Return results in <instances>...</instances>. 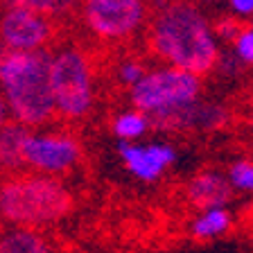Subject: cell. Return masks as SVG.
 Instances as JSON below:
<instances>
[{"mask_svg":"<svg viewBox=\"0 0 253 253\" xmlns=\"http://www.w3.org/2000/svg\"><path fill=\"white\" fill-rule=\"evenodd\" d=\"M233 219L231 212L226 208H212V211H206L192 221L190 233L197 240H215V237L224 235V233L231 228Z\"/></svg>","mask_w":253,"mask_h":253,"instance_id":"13","label":"cell"},{"mask_svg":"<svg viewBox=\"0 0 253 253\" xmlns=\"http://www.w3.org/2000/svg\"><path fill=\"white\" fill-rule=\"evenodd\" d=\"M231 5L240 14H247V16L253 14V0H231Z\"/></svg>","mask_w":253,"mask_h":253,"instance_id":"20","label":"cell"},{"mask_svg":"<svg viewBox=\"0 0 253 253\" xmlns=\"http://www.w3.org/2000/svg\"><path fill=\"white\" fill-rule=\"evenodd\" d=\"M25 165L27 169H37L39 174L68 172L79 161V142L70 133H30L25 140Z\"/></svg>","mask_w":253,"mask_h":253,"instance_id":"8","label":"cell"},{"mask_svg":"<svg viewBox=\"0 0 253 253\" xmlns=\"http://www.w3.org/2000/svg\"><path fill=\"white\" fill-rule=\"evenodd\" d=\"M0 253H57L41 231L9 226L0 233Z\"/></svg>","mask_w":253,"mask_h":253,"instance_id":"11","label":"cell"},{"mask_svg":"<svg viewBox=\"0 0 253 253\" xmlns=\"http://www.w3.org/2000/svg\"><path fill=\"white\" fill-rule=\"evenodd\" d=\"M9 7H25L45 16H63L73 7H79L82 0H5Z\"/></svg>","mask_w":253,"mask_h":253,"instance_id":"14","label":"cell"},{"mask_svg":"<svg viewBox=\"0 0 253 253\" xmlns=\"http://www.w3.org/2000/svg\"><path fill=\"white\" fill-rule=\"evenodd\" d=\"M185 197L201 212L224 208L233 197V183L217 172H201L188 183Z\"/></svg>","mask_w":253,"mask_h":253,"instance_id":"9","label":"cell"},{"mask_svg":"<svg viewBox=\"0 0 253 253\" xmlns=\"http://www.w3.org/2000/svg\"><path fill=\"white\" fill-rule=\"evenodd\" d=\"M9 122V109H7V102H5V97L0 95V129Z\"/></svg>","mask_w":253,"mask_h":253,"instance_id":"21","label":"cell"},{"mask_svg":"<svg viewBox=\"0 0 253 253\" xmlns=\"http://www.w3.org/2000/svg\"><path fill=\"white\" fill-rule=\"evenodd\" d=\"M27 136L30 129L16 120H9L0 129V181L27 172L25 154H23Z\"/></svg>","mask_w":253,"mask_h":253,"instance_id":"10","label":"cell"},{"mask_svg":"<svg viewBox=\"0 0 253 253\" xmlns=\"http://www.w3.org/2000/svg\"><path fill=\"white\" fill-rule=\"evenodd\" d=\"M228 181L233 183V188L253 192V161H237L228 172Z\"/></svg>","mask_w":253,"mask_h":253,"instance_id":"16","label":"cell"},{"mask_svg":"<svg viewBox=\"0 0 253 253\" xmlns=\"http://www.w3.org/2000/svg\"><path fill=\"white\" fill-rule=\"evenodd\" d=\"M73 211L70 190L45 174H18L0 181V217L9 226L41 231Z\"/></svg>","mask_w":253,"mask_h":253,"instance_id":"3","label":"cell"},{"mask_svg":"<svg viewBox=\"0 0 253 253\" xmlns=\"http://www.w3.org/2000/svg\"><path fill=\"white\" fill-rule=\"evenodd\" d=\"M52 93L63 120H79L93 106V63L77 47H66L52 57Z\"/></svg>","mask_w":253,"mask_h":253,"instance_id":"4","label":"cell"},{"mask_svg":"<svg viewBox=\"0 0 253 253\" xmlns=\"http://www.w3.org/2000/svg\"><path fill=\"white\" fill-rule=\"evenodd\" d=\"M152 52L168 59L172 68L208 75L217 63V45L204 16L188 0H168L149 27Z\"/></svg>","mask_w":253,"mask_h":253,"instance_id":"1","label":"cell"},{"mask_svg":"<svg viewBox=\"0 0 253 253\" xmlns=\"http://www.w3.org/2000/svg\"><path fill=\"white\" fill-rule=\"evenodd\" d=\"M79 16L102 41H125L142 25L147 7L142 0H82Z\"/></svg>","mask_w":253,"mask_h":253,"instance_id":"6","label":"cell"},{"mask_svg":"<svg viewBox=\"0 0 253 253\" xmlns=\"http://www.w3.org/2000/svg\"><path fill=\"white\" fill-rule=\"evenodd\" d=\"M251 25L253 23L240 21V18H219V21L215 23V32L221 39H226V41H237Z\"/></svg>","mask_w":253,"mask_h":253,"instance_id":"17","label":"cell"},{"mask_svg":"<svg viewBox=\"0 0 253 253\" xmlns=\"http://www.w3.org/2000/svg\"><path fill=\"white\" fill-rule=\"evenodd\" d=\"M50 70V50L14 52L0 47V95L5 97L11 120L30 129L47 125L59 116Z\"/></svg>","mask_w":253,"mask_h":253,"instance_id":"2","label":"cell"},{"mask_svg":"<svg viewBox=\"0 0 253 253\" xmlns=\"http://www.w3.org/2000/svg\"><path fill=\"white\" fill-rule=\"evenodd\" d=\"M147 118H145V113H125V116H120L116 120V125H113V129H116V133L120 138H125V140H129V138H138L145 133V129H147Z\"/></svg>","mask_w":253,"mask_h":253,"instance_id":"15","label":"cell"},{"mask_svg":"<svg viewBox=\"0 0 253 253\" xmlns=\"http://www.w3.org/2000/svg\"><path fill=\"white\" fill-rule=\"evenodd\" d=\"M147 149H149V154L156 158V163H161L163 168H168V165L174 161V149L168 147V145H156V142H154V145H149Z\"/></svg>","mask_w":253,"mask_h":253,"instance_id":"19","label":"cell"},{"mask_svg":"<svg viewBox=\"0 0 253 253\" xmlns=\"http://www.w3.org/2000/svg\"><path fill=\"white\" fill-rule=\"evenodd\" d=\"M120 154L125 158L126 168L131 169L138 179L154 181L165 169L161 163H156V158L149 154L147 147H136L131 142H120Z\"/></svg>","mask_w":253,"mask_h":253,"instance_id":"12","label":"cell"},{"mask_svg":"<svg viewBox=\"0 0 253 253\" xmlns=\"http://www.w3.org/2000/svg\"><path fill=\"white\" fill-rule=\"evenodd\" d=\"M201 82L197 75L179 68H161L147 73L131 88V104L138 113H168L185 109L197 100Z\"/></svg>","mask_w":253,"mask_h":253,"instance_id":"5","label":"cell"},{"mask_svg":"<svg viewBox=\"0 0 253 253\" xmlns=\"http://www.w3.org/2000/svg\"><path fill=\"white\" fill-rule=\"evenodd\" d=\"M57 23L52 16L39 14L25 7H7L0 16V43L14 52H34L47 50L57 37Z\"/></svg>","mask_w":253,"mask_h":253,"instance_id":"7","label":"cell"},{"mask_svg":"<svg viewBox=\"0 0 253 253\" xmlns=\"http://www.w3.org/2000/svg\"><path fill=\"white\" fill-rule=\"evenodd\" d=\"M235 47H237V57L242 59V61L253 63V25L244 32L242 37L237 39Z\"/></svg>","mask_w":253,"mask_h":253,"instance_id":"18","label":"cell"}]
</instances>
